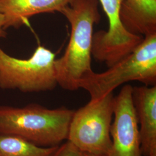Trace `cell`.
Masks as SVG:
<instances>
[{"label":"cell","mask_w":156,"mask_h":156,"mask_svg":"<svg viewBox=\"0 0 156 156\" xmlns=\"http://www.w3.org/2000/svg\"><path fill=\"white\" fill-rule=\"evenodd\" d=\"M81 152L71 142H66L58 145L55 151L50 156H80Z\"/></svg>","instance_id":"cell-11"},{"label":"cell","mask_w":156,"mask_h":156,"mask_svg":"<svg viewBox=\"0 0 156 156\" xmlns=\"http://www.w3.org/2000/svg\"><path fill=\"white\" fill-rule=\"evenodd\" d=\"M73 113L65 107L49 109L38 104L0 105V135L17 136L40 147L58 146L67 140Z\"/></svg>","instance_id":"cell-2"},{"label":"cell","mask_w":156,"mask_h":156,"mask_svg":"<svg viewBox=\"0 0 156 156\" xmlns=\"http://www.w3.org/2000/svg\"><path fill=\"white\" fill-rule=\"evenodd\" d=\"M80 156H93V155H91V154H87V153H82L81 152V154Z\"/></svg>","instance_id":"cell-13"},{"label":"cell","mask_w":156,"mask_h":156,"mask_svg":"<svg viewBox=\"0 0 156 156\" xmlns=\"http://www.w3.org/2000/svg\"><path fill=\"white\" fill-rule=\"evenodd\" d=\"M5 19L2 13H0V38H5L7 35L6 30L4 28Z\"/></svg>","instance_id":"cell-12"},{"label":"cell","mask_w":156,"mask_h":156,"mask_svg":"<svg viewBox=\"0 0 156 156\" xmlns=\"http://www.w3.org/2000/svg\"><path fill=\"white\" fill-rule=\"evenodd\" d=\"M138 81L146 86L156 85V34L145 36L131 53L102 73L93 71L79 83L91 99L113 92L121 84Z\"/></svg>","instance_id":"cell-3"},{"label":"cell","mask_w":156,"mask_h":156,"mask_svg":"<svg viewBox=\"0 0 156 156\" xmlns=\"http://www.w3.org/2000/svg\"><path fill=\"white\" fill-rule=\"evenodd\" d=\"M57 146L40 147L17 136L0 135V156H50Z\"/></svg>","instance_id":"cell-10"},{"label":"cell","mask_w":156,"mask_h":156,"mask_svg":"<svg viewBox=\"0 0 156 156\" xmlns=\"http://www.w3.org/2000/svg\"><path fill=\"white\" fill-rule=\"evenodd\" d=\"M120 18L131 33L145 37L156 34V0H124Z\"/></svg>","instance_id":"cell-9"},{"label":"cell","mask_w":156,"mask_h":156,"mask_svg":"<svg viewBox=\"0 0 156 156\" xmlns=\"http://www.w3.org/2000/svg\"><path fill=\"white\" fill-rule=\"evenodd\" d=\"M56 54L39 45L27 59L8 55L0 47V89L23 93L51 91L57 84L54 62Z\"/></svg>","instance_id":"cell-5"},{"label":"cell","mask_w":156,"mask_h":156,"mask_svg":"<svg viewBox=\"0 0 156 156\" xmlns=\"http://www.w3.org/2000/svg\"><path fill=\"white\" fill-rule=\"evenodd\" d=\"M133 87L124 86L115 97L111 137L112 147L108 156H142L140 129L132 98Z\"/></svg>","instance_id":"cell-6"},{"label":"cell","mask_w":156,"mask_h":156,"mask_svg":"<svg viewBox=\"0 0 156 156\" xmlns=\"http://www.w3.org/2000/svg\"><path fill=\"white\" fill-rule=\"evenodd\" d=\"M132 98L140 124L142 156H156V85L133 87Z\"/></svg>","instance_id":"cell-7"},{"label":"cell","mask_w":156,"mask_h":156,"mask_svg":"<svg viewBox=\"0 0 156 156\" xmlns=\"http://www.w3.org/2000/svg\"><path fill=\"white\" fill-rule=\"evenodd\" d=\"M115 97L113 92L98 99H90L74 111L67 140L82 153L108 156L111 150V128Z\"/></svg>","instance_id":"cell-4"},{"label":"cell","mask_w":156,"mask_h":156,"mask_svg":"<svg viewBox=\"0 0 156 156\" xmlns=\"http://www.w3.org/2000/svg\"><path fill=\"white\" fill-rule=\"evenodd\" d=\"M71 0H0V13L5 19L4 28H19L30 17L45 13L60 12Z\"/></svg>","instance_id":"cell-8"},{"label":"cell","mask_w":156,"mask_h":156,"mask_svg":"<svg viewBox=\"0 0 156 156\" xmlns=\"http://www.w3.org/2000/svg\"><path fill=\"white\" fill-rule=\"evenodd\" d=\"M99 0H71L60 12L71 27L69 42L64 55L55 59L57 84L63 89H79V82L93 73L91 49L93 29L100 22Z\"/></svg>","instance_id":"cell-1"}]
</instances>
